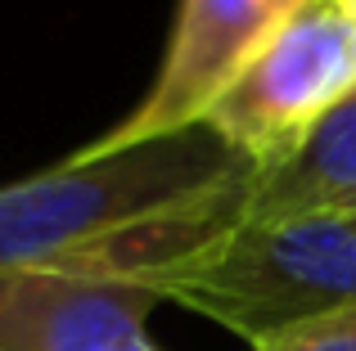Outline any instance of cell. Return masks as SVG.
Returning a JSON list of instances; mask_svg holds the SVG:
<instances>
[{
  "instance_id": "obj_6",
  "label": "cell",
  "mask_w": 356,
  "mask_h": 351,
  "mask_svg": "<svg viewBox=\"0 0 356 351\" xmlns=\"http://www.w3.org/2000/svg\"><path fill=\"white\" fill-rule=\"evenodd\" d=\"M284 216H356V90L307 131V140L257 171L248 221Z\"/></svg>"
},
{
  "instance_id": "obj_7",
  "label": "cell",
  "mask_w": 356,
  "mask_h": 351,
  "mask_svg": "<svg viewBox=\"0 0 356 351\" xmlns=\"http://www.w3.org/2000/svg\"><path fill=\"white\" fill-rule=\"evenodd\" d=\"M252 351H356V307L280 329V334L252 343Z\"/></svg>"
},
{
  "instance_id": "obj_3",
  "label": "cell",
  "mask_w": 356,
  "mask_h": 351,
  "mask_svg": "<svg viewBox=\"0 0 356 351\" xmlns=\"http://www.w3.org/2000/svg\"><path fill=\"white\" fill-rule=\"evenodd\" d=\"M352 90L356 18L343 0H307L243 63L203 122L257 171H270Z\"/></svg>"
},
{
  "instance_id": "obj_8",
  "label": "cell",
  "mask_w": 356,
  "mask_h": 351,
  "mask_svg": "<svg viewBox=\"0 0 356 351\" xmlns=\"http://www.w3.org/2000/svg\"><path fill=\"white\" fill-rule=\"evenodd\" d=\"M343 5H348V14H352V18H356V0H343Z\"/></svg>"
},
{
  "instance_id": "obj_4",
  "label": "cell",
  "mask_w": 356,
  "mask_h": 351,
  "mask_svg": "<svg viewBox=\"0 0 356 351\" xmlns=\"http://www.w3.org/2000/svg\"><path fill=\"white\" fill-rule=\"evenodd\" d=\"M302 5L307 0H181L154 86L90 149H122L199 126L243 63Z\"/></svg>"
},
{
  "instance_id": "obj_2",
  "label": "cell",
  "mask_w": 356,
  "mask_h": 351,
  "mask_svg": "<svg viewBox=\"0 0 356 351\" xmlns=\"http://www.w3.org/2000/svg\"><path fill=\"white\" fill-rule=\"evenodd\" d=\"M230 334L261 338L356 307V216L243 221L158 289Z\"/></svg>"
},
{
  "instance_id": "obj_1",
  "label": "cell",
  "mask_w": 356,
  "mask_h": 351,
  "mask_svg": "<svg viewBox=\"0 0 356 351\" xmlns=\"http://www.w3.org/2000/svg\"><path fill=\"white\" fill-rule=\"evenodd\" d=\"M252 171L208 122L122 149L86 144L59 167L0 189V271L50 266Z\"/></svg>"
},
{
  "instance_id": "obj_5",
  "label": "cell",
  "mask_w": 356,
  "mask_h": 351,
  "mask_svg": "<svg viewBox=\"0 0 356 351\" xmlns=\"http://www.w3.org/2000/svg\"><path fill=\"white\" fill-rule=\"evenodd\" d=\"M154 307L136 284L0 271V351H158L145 329Z\"/></svg>"
}]
</instances>
